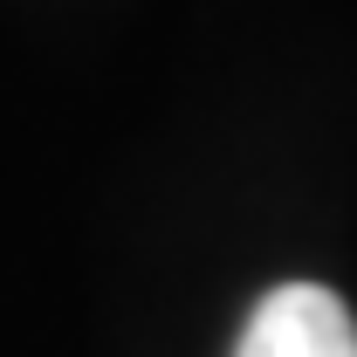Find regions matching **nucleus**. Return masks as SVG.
Wrapping results in <instances>:
<instances>
[{"label": "nucleus", "instance_id": "nucleus-1", "mask_svg": "<svg viewBox=\"0 0 357 357\" xmlns=\"http://www.w3.org/2000/svg\"><path fill=\"white\" fill-rule=\"evenodd\" d=\"M234 357H357V323L337 289L282 282L255 303Z\"/></svg>", "mask_w": 357, "mask_h": 357}]
</instances>
